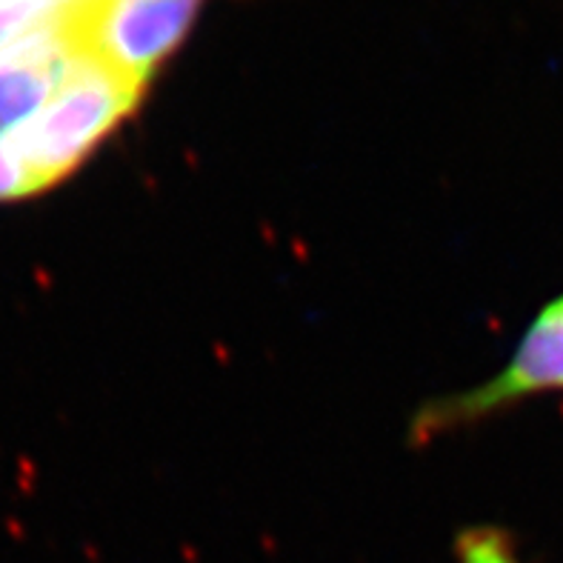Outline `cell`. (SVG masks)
Listing matches in <instances>:
<instances>
[{"label":"cell","mask_w":563,"mask_h":563,"mask_svg":"<svg viewBox=\"0 0 563 563\" xmlns=\"http://www.w3.org/2000/svg\"><path fill=\"white\" fill-rule=\"evenodd\" d=\"M563 389V295L552 300L527 329L518 350L512 352L509 364L486 380L475 393H466L455 404H443L429 415V427L435 423H455L481 418L486 412L515 404V400L532 398L543 393H561Z\"/></svg>","instance_id":"3"},{"label":"cell","mask_w":563,"mask_h":563,"mask_svg":"<svg viewBox=\"0 0 563 563\" xmlns=\"http://www.w3.org/2000/svg\"><path fill=\"white\" fill-rule=\"evenodd\" d=\"M457 563H521L507 538L489 529L470 532L457 541Z\"/></svg>","instance_id":"6"},{"label":"cell","mask_w":563,"mask_h":563,"mask_svg":"<svg viewBox=\"0 0 563 563\" xmlns=\"http://www.w3.org/2000/svg\"><path fill=\"white\" fill-rule=\"evenodd\" d=\"M143 86L80 49L52 98L18 126L0 132L37 192L78 169L89 152L126 118Z\"/></svg>","instance_id":"1"},{"label":"cell","mask_w":563,"mask_h":563,"mask_svg":"<svg viewBox=\"0 0 563 563\" xmlns=\"http://www.w3.org/2000/svg\"><path fill=\"white\" fill-rule=\"evenodd\" d=\"M200 7L203 0H86L75 21L80 49L146 86L189 35Z\"/></svg>","instance_id":"2"},{"label":"cell","mask_w":563,"mask_h":563,"mask_svg":"<svg viewBox=\"0 0 563 563\" xmlns=\"http://www.w3.org/2000/svg\"><path fill=\"white\" fill-rule=\"evenodd\" d=\"M37 195V186L32 184L29 172L9 150L7 137L0 135V200H21Z\"/></svg>","instance_id":"7"},{"label":"cell","mask_w":563,"mask_h":563,"mask_svg":"<svg viewBox=\"0 0 563 563\" xmlns=\"http://www.w3.org/2000/svg\"><path fill=\"white\" fill-rule=\"evenodd\" d=\"M86 0H0V49L43 26L78 21Z\"/></svg>","instance_id":"5"},{"label":"cell","mask_w":563,"mask_h":563,"mask_svg":"<svg viewBox=\"0 0 563 563\" xmlns=\"http://www.w3.org/2000/svg\"><path fill=\"white\" fill-rule=\"evenodd\" d=\"M80 55L75 21L52 23L0 49V132L18 126L52 98Z\"/></svg>","instance_id":"4"}]
</instances>
